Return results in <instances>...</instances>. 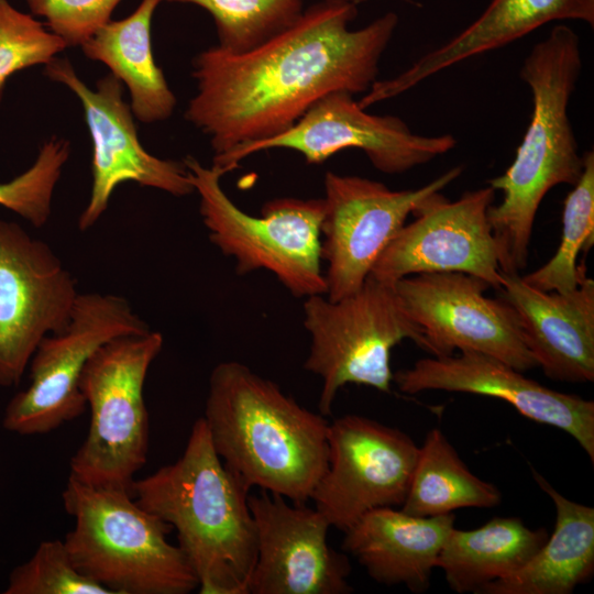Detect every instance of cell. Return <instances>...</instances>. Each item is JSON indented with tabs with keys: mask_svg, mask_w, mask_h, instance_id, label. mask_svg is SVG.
I'll list each match as a JSON object with an SVG mask.
<instances>
[{
	"mask_svg": "<svg viewBox=\"0 0 594 594\" xmlns=\"http://www.w3.org/2000/svg\"><path fill=\"white\" fill-rule=\"evenodd\" d=\"M190 3L211 16L218 46L230 53L252 50L280 33L302 14L304 0H161Z\"/></svg>",
	"mask_w": 594,
	"mask_h": 594,
	"instance_id": "obj_27",
	"label": "cell"
},
{
	"mask_svg": "<svg viewBox=\"0 0 594 594\" xmlns=\"http://www.w3.org/2000/svg\"><path fill=\"white\" fill-rule=\"evenodd\" d=\"M69 154L67 140L52 136L45 141L26 170L0 183V206L42 228L51 217L54 190Z\"/></svg>",
	"mask_w": 594,
	"mask_h": 594,
	"instance_id": "obj_28",
	"label": "cell"
},
{
	"mask_svg": "<svg viewBox=\"0 0 594 594\" xmlns=\"http://www.w3.org/2000/svg\"><path fill=\"white\" fill-rule=\"evenodd\" d=\"M328 464L311 501L343 532L365 514L402 506L419 447L402 430L349 414L328 427Z\"/></svg>",
	"mask_w": 594,
	"mask_h": 594,
	"instance_id": "obj_14",
	"label": "cell"
},
{
	"mask_svg": "<svg viewBox=\"0 0 594 594\" xmlns=\"http://www.w3.org/2000/svg\"><path fill=\"white\" fill-rule=\"evenodd\" d=\"M150 330L125 298L79 293L68 324L37 345L28 366L29 385L7 404L2 427L34 436L76 419L87 407L79 385L90 356L116 338Z\"/></svg>",
	"mask_w": 594,
	"mask_h": 594,
	"instance_id": "obj_9",
	"label": "cell"
},
{
	"mask_svg": "<svg viewBox=\"0 0 594 594\" xmlns=\"http://www.w3.org/2000/svg\"><path fill=\"white\" fill-rule=\"evenodd\" d=\"M328 2H343V3H353L356 4L360 3L362 0H322Z\"/></svg>",
	"mask_w": 594,
	"mask_h": 594,
	"instance_id": "obj_32",
	"label": "cell"
},
{
	"mask_svg": "<svg viewBox=\"0 0 594 594\" xmlns=\"http://www.w3.org/2000/svg\"><path fill=\"white\" fill-rule=\"evenodd\" d=\"M122 0H26L32 15L64 40L67 47L80 46L111 20Z\"/></svg>",
	"mask_w": 594,
	"mask_h": 594,
	"instance_id": "obj_31",
	"label": "cell"
},
{
	"mask_svg": "<svg viewBox=\"0 0 594 594\" xmlns=\"http://www.w3.org/2000/svg\"><path fill=\"white\" fill-rule=\"evenodd\" d=\"M393 382L405 394L446 391L502 399L524 417L570 435L594 462V402L526 377L507 363L477 352L420 359Z\"/></svg>",
	"mask_w": 594,
	"mask_h": 594,
	"instance_id": "obj_18",
	"label": "cell"
},
{
	"mask_svg": "<svg viewBox=\"0 0 594 594\" xmlns=\"http://www.w3.org/2000/svg\"><path fill=\"white\" fill-rule=\"evenodd\" d=\"M594 244V153H583V170L563 204L561 241L556 254L541 267L522 276L530 286L544 292H569L586 276L576 265L581 251Z\"/></svg>",
	"mask_w": 594,
	"mask_h": 594,
	"instance_id": "obj_26",
	"label": "cell"
},
{
	"mask_svg": "<svg viewBox=\"0 0 594 594\" xmlns=\"http://www.w3.org/2000/svg\"><path fill=\"white\" fill-rule=\"evenodd\" d=\"M44 74L66 86L80 101L91 139V190L78 219L80 231L92 228L108 208L114 189L127 182L176 197L195 193L184 162L163 160L141 144L133 112L123 99V84L113 75L90 89L68 59L55 57Z\"/></svg>",
	"mask_w": 594,
	"mask_h": 594,
	"instance_id": "obj_15",
	"label": "cell"
},
{
	"mask_svg": "<svg viewBox=\"0 0 594 594\" xmlns=\"http://www.w3.org/2000/svg\"><path fill=\"white\" fill-rule=\"evenodd\" d=\"M455 145L452 134L413 133L400 118L371 114L353 95L336 91L318 100L287 131L213 156L211 166L224 175L248 156L271 148L293 150L308 164H321L339 151L359 148L376 169L395 175L425 165Z\"/></svg>",
	"mask_w": 594,
	"mask_h": 594,
	"instance_id": "obj_10",
	"label": "cell"
},
{
	"mask_svg": "<svg viewBox=\"0 0 594 594\" xmlns=\"http://www.w3.org/2000/svg\"><path fill=\"white\" fill-rule=\"evenodd\" d=\"M394 288L420 330L421 349L432 356L473 351L520 372L538 366L514 309L501 297L485 296L491 288L485 280L464 273H424L397 280Z\"/></svg>",
	"mask_w": 594,
	"mask_h": 594,
	"instance_id": "obj_12",
	"label": "cell"
},
{
	"mask_svg": "<svg viewBox=\"0 0 594 594\" xmlns=\"http://www.w3.org/2000/svg\"><path fill=\"white\" fill-rule=\"evenodd\" d=\"M163 343L162 333L150 330L116 338L90 356L79 385L90 409L89 428L70 459L69 476L132 493L148 451L144 383Z\"/></svg>",
	"mask_w": 594,
	"mask_h": 594,
	"instance_id": "obj_7",
	"label": "cell"
},
{
	"mask_svg": "<svg viewBox=\"0 0 594 594\" xmlns=\"http://www.w3.org/2000/svg\"><path fill=\"white\" fill-rule=\"evenodd\" d=\"M204 420L224 465L248 490L304 504L328 464L329 422L237 361L211 372Z\"/></svg>",
	"mask_w": 594,
	"mask_h": 594,
	"instance_id": "obj_2",
	"label": "cell"
},
{
	"mask_svg": "<svg viewBox=\"0 0 594 594\" xmlns=\"http://www.w3.org/2000/svg\"><path fill=\"white\" fill-rule=\"evenodd\" d=\"M594 25V0H492L468 28L424 54L400 74L376 80L359 101L364 109L399 96L427 78L471 57L504 47L554 21Z\"/></svg>",
	"mask_w": 594,
	"mask_h": 594,
	"instance_id": "obj_20",
	"label": "cell"
},
{
	"mask_svg": "<svg viewBox=\"0 0 594 594\" xmlns=\"http://www.w3.org/2000/svg\"><path fill=\"white\" fill-rule=\"evenodd\" d=\"M183 162L199 196L208 238L235 261L238 274L265 270L295 297L326 295L321 266L323 198H276L262 206L260 216H251L224 193L220 170L204 166L191 155Z\"/></svg>",
	"mask_w": 594,
	"mask_h": 594,
	"instance_id": "obj_6",
	"label": "cell"
},
{
	"mask_svg": "<svg viewBox=\"0 0 594 594\" xmlns=\"http://www.w3.org/2000/svg\"><path fill=\"white\" fill-rule=\"evenodd\" d=\"M356 15V4L320 0L252 50L216 45L196 55L185 118L209 138L213 156L287 131L331 92L365 94L399 19L389 11L352 30Z\"/></svg>",
	"mask_w": 594,
	"mask_h": 594,
	"instance_id": "obj_1",
	"label": "cell"
},
{
	"mask_svg": "<svg viewBox=\"0 0 594 594\" xmlns=\"http://www.w3.org/2000/svg\"><path fill=\"white\" fill-rule=\"evenodd\" d=\"M454 519L452 513L418 517L394 507L377 508L344 532L343 549L374 581L422 593L430 585Z\"/></svg>",
	"mask_w": 594,
	"mask_h": 594,
	"instance_id": "obj_21",
	"label": "cell"
},
{
	"mask_svg": "<svg viewBox=\"0 0 594 594\" xmlns=\"http://www.w3.org/2000/svg\"><path fill=\"white\" fill-rule=\"evenodd\" d=\"M531 472L556 507L553 532L519 570L476 594H571L593 575L594 508L566 498L536 469Z\"/></svg>",
	"mask_w": 594,
	"mask_h": 594,
	"instance_id": "obj_22",
	"label": "cell"
},
{
	"mask_svg": "<svg viewBox=\"0 0 594 594\" xmlns=\"http://www.w3.org/2000/svg\"><path fill=\"white\" fill-rule=\"evenodd\" d=\"M304 326L310 336L305 369L321 380L319 410L331 414L346 384L389 393L391 351L405 339L421 348L419 328L404 310L394 285L370 275L355 293L339 300L306 297Z\"/></svg>",
	"mask_w": 594,
	"mask_h": 594,
	"instance_id": "obj_8",
	"label": "cell"
},
{
	"mask_svg": "<svg viewBox=\"0 0 594 594\" xmlns=\"http://www.w3.org/2000/svg\"><path fill=\"white\" fill-rule=\"evenodd\" d=\"M582 70L580 37L564 23L556 24L536 43L521 65L532 111L512 165L488 186L503 193L488 209L499 267L520 274L527 265L539 206L561 184L573 186L583 170V154L568 116V106Z\"/></svg>",
	"mask_w": 594,
	"mask_h": 594,
	"instance_id": "obj_3",
	"label": "cell"
},
{
	"mask_svg": "<svg viewBox=\"0 0 594 594\" xmlns=\"http://www.w3.org/2000/svg\"><path fill=\"white\" fill-rule=\"evenodd\" d=\"M79 292L44 241L0 219V386L19 385L40 342L69 322Z\"/></svg>",
	"mask_w": 594,
	"mask_h": 594,
	"instance_id": "obj_13",
	"label": "cell"
},
{
	"mask_svg": "<svg viewBox=\"0 0 594 594\" xmlns=\"http://www.w3.org/2000/svg\"><path fill=\"white\" fill-rule=\"evenodd\" d=\"M4 594H111L81 574L74 565L64 540L42 541L32 557L16 565Z\"/></svg>",
	"mask_w": 594,
	"mask_h": 594,
	"instance_id": "obj_30",
	"label": "cell"
},
{
	"mask_svg": "<svg viewBox=\"0 0 594 594\" xmlns=\"http://www.w3.org/2000/svg\"><path fill=\"white\" fill-rule=\"evenodd\" d=\"M462 172V166H454L419 188L404 190H393L370 178L327 172L321 223L326 296L339 300L360 289L414 209Z\"/></svg>",
	"mask_w": 594,
	"mask_h": 594,
	"instance_id": "obj_11",
	"label": "cell"
},
{
	"mask_svg": "<svg viewBox=\"0 0 594 594\" xmlns=\"http://www.w3.org/2000/svg\"><path fill=\"white\" fill-rule=\"evenodd\" d=\"M161 2L141 0L129 16L110 20L80 45L86 57L105 64L128 87L133 116L144 123L167 120L176 106L152 52L151 24Z\"/></svg>",
	"mask_w": 594,
	"mask_h": 594,
	"instance_id": "obj_23",
	"label": "cell"
},
{
	"mask_svg": "<svg viewBox=\"0 0 594 594\" xmlns=\"http://www.w3.org/2000/svg\"><path fill=\"white\" fill-rule=\"evenodd\" d=\"M501 298L514 309L524 341L551 380L594 381V280L569 292H544L520 274L502 272Z\"/></svg>",
	"mask_w": 594,
	"mask_h": 594,
	"instance_id": "obj_19",
	"label": "cell"
},
{
	"mask_svg": "<svg viewBox=\"0 0 594 594\" xmlns=\"http://www.w3.org/2000/svg\"><path fill=\"white\" fill-rule=\"evenodd\" d=\"M496 190L491 186L449 200L441 191L422 200L376 261L370 275L394 285L424 273H464L499 290L504 283L488 221Z\"/></svg>",
	"mask_w": 594,
	"mask_h": 594,
	"instance_id": "obj_16",
	"label": "cell"
},
{
	"mask_svg": "<svg viewBox=\"0 0 594 594\" xmlns=\"http://www.w3.org/2000/svg\"><path fill=\"white\" fill-rule=\"evenodd\" d=\"M256 559L249 594H346L351 564L328 543L331 527L306 503L262 491L249 495Z\"/></svg>",
	"mask_w": 594,
	"mask_h": 594,
	"instance_id": "obj_17",
	"label": "cell"
},
{
	"mask_svg": "<svg viewBox=\"0 0 594 594\" xmlns=\"http://www.w3.org/2000/svg\"><path fill=\"white\" fill-rule=\"evenodd\" d=\"M548 536L544 528L531 529L518 517H494L472 530L454 527L437 568L452 591L476 594L484 585L519 570Z\"/></svg>",
	"mask_w": 594,
	"mask_h": 594,
	"instance_id": "obj_24",
	"label": "cell"
},
{
	"mask_svg": "<svg viewBox=\"0 0 594 594\" xmlns=\"http://www.w3.org/2000/svg\"><path fill=\"white\" fill-rule=\"evenodd\" d=\"M74 527L64 543L76 569L111 594H187L198 580L170 526L125 490L68 477L62 493Z\"/></svg>",
	"mask_w": 594,
	"mask_h": 594,
	"instance_id": "obj_5",
	"label": "cell"
},
{
	"mask_svg": "<svg viewBox=\"0 0 594 594\" xmlns=\"http://www.w3.org/2000/svg\"><path fill=\"white\" fill-rule=\"evenodd\" d=\"M249 495L216 452L202 417L175 462L132 485L135 502L176 530L201 594H249L256 559Z\"/></svg>",
	"mask_w": 594,
	"mask_h": 594,
	"instance_id": "obj_4",
	"label": "cell"
},
{
	"mask_svg": "<svg viewBox=\"0 0 594 594\" xmlns=\"http://www.w3.org/2000/svg\"><path fill=\"white\" fill-rule=\"evenodd\" d=\"M501 491L464 464L440 429H431L419 448L402 510L418 517L451 514L460 508H491Z\"/></svg>",
	"mask_w": 594,
	"mask_h": 594,
	"instance_id": "obj_25",
	"label": "cell"
},
{
	"mask_svg": "<svg viewBox=\"0 0 594 594\" xmlns=\"http://www.w3.org/2000/svg\"><path fill=\"white\" fill-rule=\"evenodd\" d=\"M66 47L64 40L34 15L0 0V102L12 75L48 64Z\"/></svg>",
	"mask_w": 594,
	"mask_h": 594,
	"instance_id": "obj_29",
	"label": "cell"
}]
</instances>
